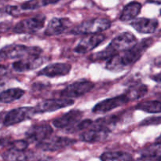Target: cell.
<instances>
[{"label":"cell","mask_w":161,"mask_h":161,"mask_svg":"<svg viewBox=\"0 0 161 161\" xmlns=\"http://www.w3.org/2000/svg\"><path fill=\"white\" fill-rule=\"evenodd\" d=\"M152 38L142 39L134 47L119 52L107 61L105 69L111 72H121L138 61L143 53L153 43Z\"/></svg>","instance_id":"cell-1"},{"label":"cell","mask_w":161,"mask_h":161,"mask_svg":"<svg viewBox=\"0 0 161 161\" xmlns=\"http://www.w3.org/2000/svg\"><path fill=\"white\" fill-rule=\"evenodd\" d=\"M138 42V39L135 35L130 32H123L118 35L111 41L108 47L101 51L93 53L89 59L93 62L102 61H108L119 52L134 47Z\"/></svg>","instance_id":"cell-2"},{"label":"cell","mask_w":161,"mask_h":161,"mask_svg":"<svg viewBox=\"0 0 161 161\" xmlns=\"http://www.w3.org/2000/svg\"><path fill=\"white\" fill-rule=\"evenodd\" d=\"M42 50L38 47H28L20 44H10L0 50V61L21 59L31 55L41 54Z\"/></svg>","instance_id":"cell-3"},{"label":"cell","mask_w":161,"mask_h":161,"mask_svg":"<svg viewBox=\"0 0 161 161\" xmlns=\"http://www.w3.org/2000/svg\"><path fill=\"white\" fill-rule=\"evenodd\" d=\"M112 23L108 19L97 17L84 20L75 25L70 31L73 35H90L102 33L111 27Z\"/></svg>","instance_id":"cell-4"},{"label":"cell","mask_w":161,"mask_h":161,"mask_svg":"<svg viewBox=\"0 0 161 161\" xmlns=\"http://www.w3.org/2000/svg\"><path fill=\"white\" fill-rule=\"evenodd\" d=\"M37 113L35 107H20L4 113L2 123L4 126L9 127L31 119Z\"/></svg>","instance_id":"cell-5"},{"label":"cell","mask_w":161,"mask_h":161,"mask_svg":"<svg viewBox=\"0 0 161 161\" xmlns=\"http://www.w3.org/2000/svg\"><path fill=\"white\" fill-rule=\"evenodd\" d=\"M45 21L46 17L42 14L24 19L14 26V31L17 34H33L43 28Z\"/></svg>","instance_id":"cell-6"},{"label":"cell","mask_w":161,"mask_h":161,"mask_svg":"<svg viewBox=\"0 0 161 161\" xmlns=\"http://www.w3.org/2000/svg\"><path fill=\"white\" fill-rule=\"evenodd\" d=\"M94 87V83L87 80H80L68 85L61 92V96L65 98H77L87 94Z\"/></svg>","instance_id":"cell-7"},{"label":"cell","mask_w":161,"mask_h":161,"mask_svg":"<svg viewBox=\"0 0 161 161\" xmlns=\"http://www.w3.org/2000/svg\"><path fill=\"white\" fill-rule=\"evenodd\" d=\"M76 142L73 138L61 136H50L41 142L37 143V148L45 152H55L69 147Z\"/></svg>","instance_id":"cell-8"},{"label":"cell","mask_w":161,"mask_h":161,"mask_svg":"<svg viewBox=\"0 0 161 161\" xmlns=\"http://www.w3.org/2000/svg\"><path fill=\"white\" fill-rule=\"evenodd\" d=\"M130 102L128 96L124 94L116 96V97H110V98L105 99L96 104L95 106L92 108V112L94 113H105L108 112L112 111L116 108L127 105Z\"/></svg>","instance_id":"cell-9"},{"label":"cell","mask_w":161,"mask_h":161,"mask_svg":"<svg viewBox=\"0 0 161 161\" xmlns=\"http://www.w3.org/2000/svg\"><path fill=\"white\" fill-rule=\"evenodd\" d=\"M105 39L106 36L102 33L86 35V36L82 38L75 46L74 51L76 53L84 54L98 47Z\"/></svg>","instance_id":"cell-10"},{"label":"cell","mask_w":161,"mask_h":161,"mask_svg":"<svg viewBox=\"0 0 161 161\" xmlns=\"http://www.w3.org/2000/svg\"><path fill=\"white\" fill-rule=\"evenodd\" d=\"M74 104V101L71 98H57V99H47L38 103L35 106L36 113H52L61 108H66Z\"/></svg>","instance_id":"cell-11"},{"label":"cell","mask_w":161,"mask_h":161,"mask_svg":"<svg viewBox=\"0 0 161 161\" xmlns=\"http://www.w3.org/2000/svg\"><path fill=\"white\" fill-rule=\"evenodd\" d=\"M52 134L53 128L50 124H36L27 130L25 137L28 142L39 143L51 136Z\"/></svg>","instance_id":"cell-12"},{"label":"cell","mask_w":161,"mask_h":161,"mask_svg":"<svg viewBox=\"0 0 161 161\" xmlns=\"http://www.w3.org/2000/svg\"><path fill=\"white\" fill-rule=\"evenodd\" d=\"M45 62V59L41 54L31 55L21 58L13 63L12 67L14 71L17 72H25L28 71L35 70L39 68Z\"/></svg>","instance_id":"cell-13"},{"label":"cell","mask_w":161,"mask_h":161,"mask_svg":"<svg viewBox=\"0 0 161 161\" xmlns=\"http://www.w3.org/2000/svg\"><path fill=\"white\" fill-rule=\"evenodd\" d=\"M83 116V112L81 110L72 109L69 113L53 119V124L57 128L69 129L81 121Z\"/></svg>","instance_id":"cell-14"},{"label":"cell","mask_w":161,"mask_h":161,"mask_svg":"<svg viewBox=\"0 0 161 161\" xmlns=\"http://www.w3.org/2000/svg\"><path fill=\"white\" fill-rule=\"evenodd\" d=\"M72 66L68 63H53L46 66L39 72H38L37 75L39 76H47L50 78L58 76H64L67 75L71 72Z\"/></svg>","instance_id":"cell-15"},{"label":"cell","mask_w":161,"mask_h":161,"mask_svg":"<svg viewBox=\"0 0 161 161\" xmlns=\"http://www.w3.org/2000/svg\"><path fill=\"white\" fill-rule=\"evenodd\" d=\"M111 130L90 127L82 132L80 135L81 141L88 143H95L103 142L108 138Z\"/></svg>","instance_id":"cell-16"},{"label":"cell","mask_w":161,"mask_h":161,"mask_svg":"<svg viewBox=\"0 0 161 161\" xmlns=\"http://www.w3.org/2000/svg\"><path fill=\"white\" fill-rule=\"evenodd\" d=\"M72 22L67 17L60 18L53 17L50 20L46 28L44 35L47 36H54L61 35L71 25Z\"/></svg>","instance_id":"cell-17"},{"label":"cell","mask_w":161,"mask_h":161,"mask_svg":"<svg viewBox=\"0 0 161 161\" xmlns=\"http://www.w3.org/2000/svg\"><path fill=\"white\" fill-rule=\"evenodd\" d=\"M158 20L157 19L142 17L135 19L130 23V25L138 32L142 34H152L158 28Z\"/></svg>","instance_id":"cell-18"},{"label":"cell","mask_w":161,"mask_h":161,"mask_svg":"<svg viewBox=\"0 0 161 161\" xmlns=\"http://www.w3.org/2000/svg\"><path fill=\"white\" fill-rule=\"evenodd\" d=\"M142 9V4L138 2H131L124 6L119 16L121 21H129L135 19L140 14Z\"/></svg>","instance_id":"cell-19"},{"label":"cell","mask_w":161,"mask_h":161,"mask_svg":"<svg viewBox=\"0 0 161 161\" xmlns=\"http://www.w3.org/2000/svg\"><path fill=\"white\" fill-rule=\"evenodd\" d=\"M25 91L20 88H10L0 93V104H8L19 100Z\"/></svg>","instance_id":"cell-20"},{"label":"cell","mask_w":161,"mask_h":161,"mask_svg":"<svg viewBox=\"0 0 161 161\" xmlns=\"http://www.w3.org/2000/svg\"><path fill=\"white\" fill-rule=\"evenodd\" d=\"M4 161H28L30 155L25 150H18L14 148H9L2 155Z\"/></svg>","instance_id":"cell-21"},{"label":"cell","mask_w":161,"mask_h":161,"mask_svg":"<svg viewBox=\"0 0 161 161\" xmlns=\"http://www.w3.org/2000/svg\"><path fill=\"white\" fill-rule=\"evenodd\" d=\"M102 161H133V157L130 153L123 151L105 152L101 155Z\"/></svg>","instance_id":"cell-22"},{"label":"cell","mask_w":161,"mask_h":161,"mask_svg":"<svg viewBox=\"0 0 161 161\" xmlns=\"http://www.w3.org/2000/svg\"><path fill=\"white\" fill-rule=\"evenodd\" d=\"M135 108L149 113H160L161 101H143V102H141L137 104Z\"/></svg>","instance_id":"cell-23"},{"label":"cell","mask_w":161,"mask_h":161,"mask_svg":"<svg viewBox=\"0 0 161 161\" xmlns=\"http://www.w3.org/2000/svg\"><path fill=\"white\" fill-rule=\"evenodd\" d=\"M147 92L148 87L146 85L138 84L130 86L125 93L128 96L130 101H134L142 97L143 96L147 94Z\"/></svg>","instance_id":"cell-24"},{"label":"cell","mask_w":161,"mask_h":161,"mask_svg":"<svg viewBox=\"0 0 161 161\" xmlns=\"http://www.w3.org/2000/svg\"><path fill=\"white\" fill-rule=\"evenodd\" d=\"M59 0H28L22 3L20 8L24 10H33L39 8L47 6L50 4H54Z\"/></svg>","instance_id":"cell-25"},{"label":"cell","mask_w":161,"mask_h":161,"mask_svg":"<svg viewBox=\"0 0 161 161\" xmlns=\"http://www.w3.org/2000/svg\"><path fill=\"white\" fill-rule=\"evenodd\" d=\"M158 146L157 145V148H151L144 151L136 161H161V150Z\"/></svg>","instance_id":"cell-26"},{"label":"cell","mask_w":161,"mask_h":161,"mask_svg":"<svg viewBox=\"0 0 161 161\" xmlns=\"http://www.w3.org/2000/svg\"><path fill=\"white\" fill-rule=\"evenodd\" d=\"M28 142L26 140H17V141L10 142L9 145V148H14V149H18V150H26L28 148Z\"/></svg>","instance_id":"cell-27"},{"label":"cell","mask_w":161,"mask_h":161,"mask_svg":"<svg viewBox=\"0 0 161 161\" xmlns=\"http://www.w3.org/2000/svg\"><path fill=\"white\" fill-rule=\"evenodd\" d=\"M161 124V116H153L149 117L147 119L142 121V126H149V125H158Z\"/></svg>","instance_id":"cell-28"},{"label":"cell","mask_w":161,"mask_h":161,"mask_svg":"<svg viewBox=\"0 0 161 161\" xmlns=\"http://www.w3.org/2000/svg\"><path fill=\"white\" fill-rule=\"evenodd\" d=\"M20 9L17 6H8L5 8V13L13 17H17L20 14Z\"/></svg>","instance_id":"cell-29"},{"label":"cell","mask_w":161,"mask_h":161,"mask_svg":"<svg viewBox=\"0 0 161 161\" xmlns=\"http://www.w3.org/2000/svg\"><path fill=\"white\" fill-rule=\"evenodd\" d=\"M10 24L9 22H3L0 23V33H4L9 30L10 28Z\"/></svg>","instance_id":"cell-30"},{"label":"cell","mask_w":161,"mask_h":161,"mask_svg":"<svg viewBox=\"0 0 161 161\" xmlns=\"http://www.w3.org/2000/svg\"><path fill=\"white\" fill-rule=\"evenodd\" d=\"M152 79L154 80V81L157 82V83H161V72L160 73L157 74V75L152 76Z\"/></svg>","instance_id":"cell-31"},{"label":"cell","mask_w":161,"mask_h":161,"mask_svg":"<svg viewBox=\"0 0 161 161\" xmlns=\"http://www.w3.org/2000/svg\"><path fill=\"white\" fill-rule=\"evenodd\" d=\"M7 72V68L5 65L0 64V75H5Z\"/></svg>","instance_id":"cell-32"},{"label":"cell","mask_w":161,"mask_h":161,"mask_svg":"<svg viewBox=\"0 0 161 161\" xmlns=\"http://www.w3.org/2000/svg\"><path fill=\"white\" fill-rule=\"evenodd\" d=\"M153 63H154V64L157 66V67L161 68V56L157 57V58H155Z\"/></svg>","instance_id":"cell-33"},{"label":"cell","mask_w":161,"mask_h":161,"mask_svg":"<svg viewBox=\"0 0 161 161\" xmlns=\"http://www.w3.org/2000/svg\"><path fill=\"white\" fill-rule=\"evenodd\" d=\"M147 3H154V4H161V0H147Z\"/></svg>","instance_id":"cell-34"},{"label":"cell","mask_w":161,"mask_h":161,"mask_svg":"<svg viewBox=\"0 0 161 161\" xmlns=\"http://www.w3.org/2000/svg\"><path fill=\"white\" fill-rule=\"evenodd\" d=\"M5 84H6V81L3 78H0V90L4 87Z\"/></svg>","instance_id":"cell-35"},{"label":"cell","mask_w":161,"mask_h":161,"mask_svg":"<svg viewBox=\"0 0 161 161\" xmlns=\"http://www.w3.org/2000/svg\"><path fill=\"white\" fill-rule=\"evenodd\" d=\"M156 145H158V146H161V135H160V136L158 137V138L156 139V142H155Z\"/></svg>","instance_id":"cell-36"},{"label":"cell","mask_w":161,"mask_h":161,"mask_svg":"<svg viewBox=\"0 0 161 161\" xmlns=\"http://www.w3.org/2000/svg\"><path fill=\"white\" fill-rule=\"evenodd\" d=\"M160 16H161V9H160Z\"/></svg>","instance_id":"cell-37"}]
</instances>
